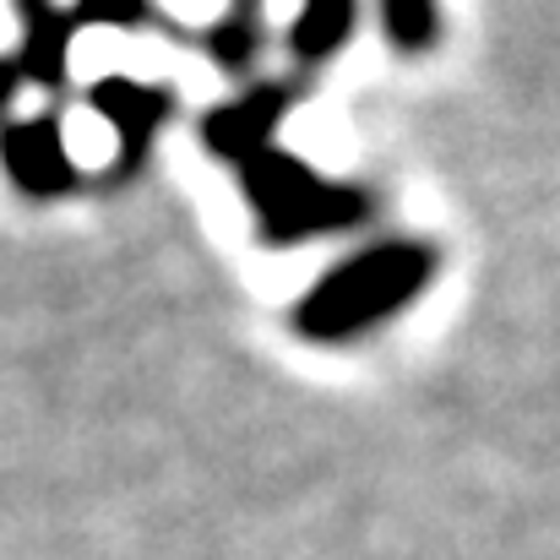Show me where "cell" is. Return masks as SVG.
I'll list each match as a JSON object with an SVG mask.
<instances>
[{
    "label": "cell",
    "mask_w": 560,
    "mask_h": 560,
    "mask_svg": "<svg viewBox=\"0 0 560 560\" xmlns=\"http://www.w3.org/2000/svg\"><path fill=\"white\" fill-rule=\"evenodd\" d=\"M5 164H11V175L22 180L27 190H60L66 186V153H60V142H55V131L49 126H27V131H16L11 142H5Z\"/></svg>",
    "instance_id": "3957f363"
},
{
    "label": "cell",
    "mask_w": 560,
    "mask_h": 560,
    "mask_svg": "<svg viewBox=\"0 0 560 560\" xmlns=\"http://www.w3.org/2000/svg\"><path fill=\"white\" fill-rule=\"evenodd\" d=\"M212 142H250V159H245V180H250V201L261 212V234L289 245L300 234H327L349 218L365 212V196L354 190H338V186H322L316 175H305L294 159L272 153L267 148V131H261V109H256V131L240 137L229 126H212Z\"/></svg>",
    "instance_id": "7a4b0ae2"
},
{
    "label": "cell",
    "mask_w": 560,
    "mask_h": 560,
    "mask_svg": "<svg viewBox=\"0 0 560 560\" xmlns=\"http://www.w3.org/2000/svg\"><path fill=\"white\" fill-rule=\"evenodd\" d=\"M435 272V256L424 245L408 240H386L360 250L354 261L332 267L327 283L300 305V332L316 343H343L371 332L375 322H386L392 311H402Z\"/></svg>",
    "instance_id": "6da1fadb"
}]
</instances>
